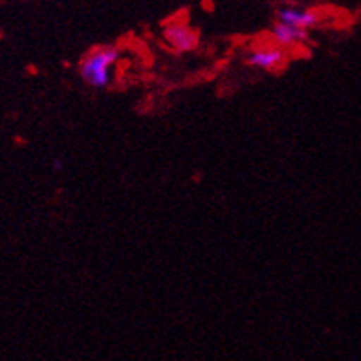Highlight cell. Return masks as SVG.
I'll use <instances>...</instances> for the list:
<instances>
[{
  "label": "cell",
  "instance_id": "1",
  "mask_svg": "<svg viewBox=\"0 0 361 361\" xmlns=\"http://www.w3.org/2000/svg\"><path fill=\"white\" fill-rule=\"evenodd\" d=\"M121 51L116 46H101L85 55L79 64L82 82L92 88H106L112 82V70L116 68Z\"/></svg>",
  "mask_w": 361,
  "mask_h": 361
},
{
  "label": "cell",
  "instance_id": "2",
  "mask_svg": "<svg viewBox=\"0 0 361 361\" xmlns=\"http://www.w3.org/2000/svg\"><path fill=\"white\" fill-rule=\"evenodd\" d=\"M165 42L176 51H191L198 46V33L183 20H173L164 27Z\"/></svg>",
  "mask_w": 361,
  "mask_h": 361
},
{
  "label": "cell",
  "instance_id": "3",
  "mask_svg": "<svg viewBox=\"0 0 361 361\" xmlns=\"http://www.w3.org/2000/svg\"><path fill=\"white\" fill-rule=\"evenodd\" d=\"M288 57H286V51L284 48L277 44L271 46H262V48H257L252 54L247 55L246 63L255 70H262V72H275V70L283 68L286 64Z\"/></svg>",
  "mask_w": 361,
  "mask_h": 361
},
{
  "label": "cell",
  "instance_id": "4",
  "mask_svg": "<svg viewBox=\"0 0 361 361\" xmlns=\"http://www.w3.org/2000/svg\"><path fill=\"white\" fill-rule=\"evenodd\" d=\"M277 20L299 27V30H305V32H310L312 27H316L321 23V17L314 9L283 8L277 15Z\"/></svg>",
  "mask_w": 361,
  "mask_h": 361
},
{
  "label": "cell",
  "instance_id": "5",
  "mask_svg": "<svg viewBox=\"0 0 361 361\" xmlns=\"http://www.w3.org/2000/svg\"><path fill=\"white\" fill-rule=\"evenodd\" d=\"M271 39H274L275 44L281 46V48H292V46H299L307 41L308 32L277 20V23L274 24V27H271Z\"/></svg>",
  "mask_w": 361,
  "mask_h": 361
}]
</instances>
